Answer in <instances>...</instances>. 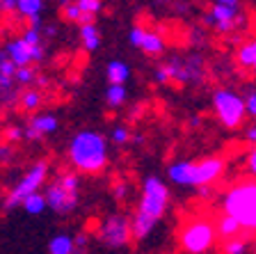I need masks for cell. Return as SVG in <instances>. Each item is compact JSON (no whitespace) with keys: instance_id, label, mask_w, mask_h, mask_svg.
<instances>
[{"instance_id":"obj_1","label":"cell","mask_w":256,"mask_h":254,"mask_svg":"<svg viewBox=\"0 0 256 254\" xmlns=\"http://www.w3.org/2000/svg\"><path fill=\"white\" fill-rule=\"evenodd\" d=\"M170 208V188L160 176L151 174L144 179L140 201L135 208V215L130 217V233L133 240H144L156 224L162 220V215Z\"/></svg>"},{"instance_id":"obj_2","label":"cell","mask_w":256,"mask_h":254,"mask_svg":"<svg viewBox=\"0 0 256 254\" xmlns=\"http://www.w3.org/2000/svg\"><path fill=\"white\" fill-rule=\"evenodd\" d=\"M69 163L80 174H98L108 165V138L98 131H78L66 149Z\"/></svg>"},{"instance_id":"obj_3","label":"cell","mask_w":256,"mask_h":254,"mask_svg":"<svg viewBox=\"0 0 256 254\" xmlns=\"http://www.w3.org/2000/svg\"><path fill=\"white\" fill-rule=\"evenodd\" d=\"M226 172L224 156H206L202 160H174L167 167V179L176 185H190V188H208L215 185Z\"/></svg>"},{"instance_id":"obj_4","label":"cell","mask_w":256,"mask_h":254,"mask_svg":"<svg viewBox=\"0 0 256 254\" xmlns=\"http://www.w3.org/2000/svg\"><path fill=\"white\" fill-rule=\"evenodd\" d=\"M222 211L234 217L242 233L256 236V181L242 179L226 188L222 195Z\"/></svg>"},{"instance_id":"obj_5","label":"cell","mask_w":256,"mask_h":254,"mask_svg":"<svg viewBox=\"0 0 256 254\" xmlns=\"http://www.w3.org/2000/svg\"><path fill=\"white\" fill-rule=\"evenodd\" d=\"M46 208H50L58 215H69L76 211L80 199V179L76 172H60L53 181L46 183L44 190Z\"/></svg>"},{"instance_id":"obj_6","label":"cell","mask_w":256,"mask_h":254,"mask_svg":"<svg viewBox=\"0 0 256 254\" xmlns=\"http://www.w3.org/2000/svg\"><path fill=\"white\" fill-rule=\"evenodd\" d=\"M218 233H215V222L204 215H194L186 220L178 231V243L186 254H206L215 245Z\"/></svg>"},{"instance_id":"obj_7","label":"cell","mask_w":256,"mask_h":254,"mask_svg":"<svg viewBox=\"0 0 256 254\" xmlns=\"http://www.w3.org/2000/svg\"><path fill=\"white\" fill-rule=\"evenodd\" d=\"M154 80L158 85L176 83V85H192L204 80V62L197 55L190 58H174L170 62L160 64L154 71Z\"/></svg>"},{"instance_id":"obj_8","label":"cell","mask_w":256,"mask_h":254,"mask_svg":"<svg viewBox=\"0 0 256 254\" xmlns=\"http://www.w3.org/2000/svg\"><path fill=\"white\" fill-rule=\"evenodd\" d=\"M245 5L238 0H218L204 14V23L208 28H213L218 35H231L245 26Z\"/></svg>"},{"instance_id":"obj_9","label":"cell","mask_w":256,"mask_h":254,"mask_svg":"<svg viewBox=\"0 0 256 254\" xmlns=\"http://www.w3.org/2000/svg\"><path fill=\"white\" fill-rule=\"evenodd\" d=\"M48 174H50V165H48V160H39V163H34L26 174L18 179V183L10 190V195H7V199H5V208L21 206L23 199H28V197L34 195V192H42V188L48 183Z\"/></svg>"},{"instance_id":"obj_10","label":"cell","mask_w":256,"mask_h":254,"mask_svg":"<svg viewBox=\"0 0 256 254\" xmlns=\"http://www.w3.org/2000/svg\"><path fill=\"white\" fill-rule=\"evenodd\" d=\"M213 110L218 122L224 128H238L240 124H245V101L238 92L229 90V87H222V90H215L213 94Z\"/></svg>"},{"instance_id":"obj_11","label":"cell","mask_w":256,"mask_h":254,"mask_svg":"<svg viewBox=\"0 0 256 254\" xmlns=\"http://www.w3.org/2000/svg\"><path fill=\"white\" fill-rule=\"evenodd\" d=\"M96 238L101 240L108 247H126L133 240L130 233V217L124 213H112L98 224L96 229Z\"/></svg>"},{"instance_id":"obj_12","label":"cell","mask_w":256,"mask_h":254,"mask_svg":"<svg viewBox=\"0 0 256 254\" xmlns=\"http://www.w3.org/2000/svg\"><path fill=\"white\" fill-rule=\"evenodd\" d=\"M0 55L5 60H10L16 69H26V67H32L44 60V44H30L18 35V37L10 39L5 44V48L0 51Z\"/></svg>"},{"instance_id":"obj_13","label":"cell","mask_w":256,"mask_h":254,"mask_svg":"<svg viewBox=\"0 0 256 254\" xmlns=\"http://www.w3.org/2000/svg\"><path fill=\"white\" fill-rule=\"evenodd\" d=\"M58 117L53 112H37L30 119L26 128H23V138L26 140H39V138H48L58 131Z\"/></svg>"},{"instance_id":"obj_14","label":"cell","mask_w":256,"mask_h":254,"mask_svg":"<svg viewBox=\"0 0 256 254\" xmlns=\"http://www.w3.org/2000/svg\"><path fill=\"white\" fill-rule=\"evenodd\" d=\"M140 51H144L146 55H162L165 53V37L156 30H142V37H140L138 44Z\"/></svg>"},{"instance_id":"obj_15","label":"cell","mask_w":256,"mask_h":254,"mask_svg":"<svg viewBox=\"0 0 256 254\" xmlns=\"http://www.w3.org/2000/svg\"><path fill=\"white\" fill-rule=\"evenodd\" d=\"M106 78L110 85H124L126 87L128 78H130V67L124 60H110L106 69Z\"/></svg>"},{"instance_id":"obj_16","label":"cell","mask_w":256,"mask_h":254,"mask_svg":"<svg viewBox=\"0 0 256 254\" xmlns=\"http://www.w3.org/2000/svg\"><path fill=\"white\" fill-rule=\"evenodd\" d=\"M236 62L256 74V39H250V42L240 44L238 51H236Z\"/></svg>"},{"instance_id":"obj_17","label":"cell","mask_w":256,"mask_h":254,"mask_svg":"<svg viewBox=\"0 0 256 254\" xmlns=\"http://www.w3.org/2000/svg\"><path fill=\"white\" fill-rule=\"evenodd\" d=\"M48 254H76V240L71 233L60 231L48 243Z\"/></svg>"},{"instance_id":"obj_18","label":"cell","mask_w":256,"mask_h":254,"mask_svg":"<svg viewBox=\"0 0 256 254\" xmlns=\"http://www.w3.org/2000/svg\"><path fill=\"white\" fill-rule=\"evenodd\" d=\"M215 233H218V238H222V240H229V238H236V236H242L238 222H236L234 217L224 215V213L218 217V220H215Z\"/></svg>"},{"instance_id":"obj_19","label":"cell","mask_w":256,"mask_h":254,"mask_svg":"<svg viewBox=\"0 0 256 254\" xmlns=\"http://www.w3.org/2000/svg\"><path fill=\"white\" fill-rule=\"evenodd\" d=\"M80 42H82V48L94 53L101 46V30L96 28V23H87V26H80Z\"/></svg>"},{"instance_id":"obj_20","label":"cell","mask_w":256,"mask_h":254,"mask_svg":"<svg viewBox=\"0 0 256 254\" xmlns=\"http://www.w3.org/2000/svg\"><path fill=\"white\" fill-rule=\"evenodd\" d=\"M44 10H46V3H42V0H16L14 12L28 21H32V19H39Z\"/></svg>"},{"instance_id":"obj_21","label":"cell","mask_w":256,"mask_h":254,"mask_svg":"<svg viewBox=\"0 0 256 254\" xmlns=\"http://www.w3.org/2000/svg\"><path fill=\"white\" fill-rule=\"evenodd\" d=\"M128 101V92L124 85H108L106 90V103L108 108H112V110H117V108H122L124 103Z\"/></svg>"},{"instance_id":"obj_22","label":"cell","mask_w":256,"mask_h":254,"mask_svg":"<svg viewBox=\"0 0 256 254\" xmlns=\"http://www.w3.org/2000/svg\"><path fill=\"white\" fill-rule=\"evenodd\" d=\"M62 16L71 23H78V26H87V23H94V16H85L80 12L78 3H64L62 5Z\"/></svg>"},{"instance_id":"obj_23","label":"cell","mask_w":256,"mask_h":254,"mask_svg":"<svg viewBox=\"0 0 256 254\" xmlns=\"http://www.w3.org/2000/svg\"><path fill=\"white\" fill-rule=\"evenodd\" d=\"M42 101H44L42 92H39V90H32V87L18 94V106H21L26 112H34V110H39Z\"/></svg>"},{"instance_id":"obj_24","label":"cell","mask_w":256,"mask_h":254,"mask_svg":"<svg viewBox=\"0 0 256 254\" xmlns=\"http://www.w3.org/2000/svg\"><path fill=\"white\" fill-rule=\"evenodd\" d=\"M23 211L28 213V215H42L44 211H46V199H44V192H34V195H30L28 199H23Z\"/></svg>"},{"instance_id":"obj_25","label":"cell","mask_w":256,"mask_h":254,"mask_svg":"<svg viewBox=\"0 0 256 254\" xmlns=\"http://www.w3.org/2000/svg\"><path fill=\"white\" fill-rule=\"evenodd\" d=\"M247 249H250L247 236H236V238L224 240V245H222L224 254H247Z\"/></svg>"},{"instance_id":"obj_26","label":"cell","mask_w":256,"mask_h":254,"mask_svg":"<svg viewBox=\"0 0 256 254\" xmlns=\"http://www.w3.org/2000/svg\"><path fill=\"white\" fill-rule=\"evenodd\" d=\"M37 69L26 67V69H16L14 74V85H23V87H30V85H37Z\"/></svg>"},{"instance_id":"obj_27","label":"cell","mask_w":256,"mask_h":254,"mask_svg":"<svg viewBox=\"0 0 256 254\" xmlns=\"http://www.w3.org/2000/svg\"><path fill=\"white\" fill-rule=\"evenodd\" d=\"M2 144H10V147H14V142H21L23 138V128L16 126V124H12V126H7L5 131H2Z\"/></svg>"},{"instance_id":"obj_28","label":"cell","mask_w":256,"mask_h":254,"mask_svg":"<svg viewBox=\"0 0 256 254\" xmlns=\"http://www.w3.org/2000/svg\"><path fill=\"white\" fill-rule=\"evenodd\" d=\"M130 138H133V133H130V128L128 126H114L112 128V133H110V140H112V144H126V142H130Z\"/></svg>"},{"instance_id":"obj_29","label":"cell","mask_w":256,"mask_h":254,"mask_svg":"<svg viewBox=\"0 0 256 254\" xmlns=\"http://www.w3.org/2000/svg\"><path fill=\"white\" fill-rule=\"evenodd\" d=\"M78 7L85 16H94L96 19V14L103 10V3L101 0H78Z\"/></svg>"},{"instance_id":"obj_30","label":"cell","mask_w":256,"mask_h":254,"mask_svg":"<svg viewBox=\"0 0 256 254\" xmlns=\"http://www.w3.org/2000/svg\"><path fill=\"white\" fill-rule=\"evenodd\" d=\"M245 169H247V174H250V179L256 181V144L245 154Z\"/></svg>"},{"instance_id":"obj_31","label":"cell","mask_w":256,"mask_h":254,"mask_svg":"<svg viewBox=\"0 0 256 254\" xmlns=\"http://www.w3.org/2000/svg\"><path fill=\"white\" fill-rule=\"evenodd\" d=\"M128 192H130V183H128V181H117V183L112 185V197L119 201L126 199Z\"/></svg>"},{"instance_id":"obj_32","label":"cell","mask_w":256,"mask_h":254,"mask_svg":"<svg viewBox=\"0 0 256 254\" xmlns=\"http://www.w3.org/2000/svg\"><path fill=\"white\" fill-rule=\"evenodd\" d=\"M242 101H245V115L252 117V119H256V92H247L245 96H242Z\"/></svg>"},{"instance_id":"obj_33","label":"cell","mask_w":256,"mask_h":254,"mask_svg":"<svg viewBox=\"0 0 256 254\" xmlns=\"http://www.w3.org/2000/svg\"><path fill=\"white\" fill-rule=\"evenodd\" d=\"M12 158H14V147H10V144H2V142H0V165L10 163Z\"/></svg>"},{"instance_id":"obj_34","label":"cell","mask_w":256,"mask_h":254,"mask_svg":"<svg viewBox=\"0 0 256 254\" xmlns=\"http://www.w3.org/2000/svg\"><path fill=\"white\" fill-rule=\"evenodd\" d=\"M242 138H245V142H250L252 147H254V144H256V124H250V126L245 128Z\"/></svg>"},{"instance_id":"obj_35","label":"cell","mask_w":256,"mask_h":254,"mask_svg":"<svg viewBox=\"0 0 256 254\" xmlns=\"http://www.w3.org/2000/svg\"><path fill=\"white\" fill-rule=\"evenodd\" d=\"M197 192H199V197H204V199H208V197L213 195L215 190H213V185H208V188H199Z\"/></svg>"},{"instance_id":"obj_36","label":"cell","mask_w":256,"mask_h":254,"mask_svg":"<svg viewBox=\"0 0 256 254\" xmlns=\"http://www.w3.org/2000/svg\"><path fill=\"white\" fill-rule=\"evenodd\" d=\"M16 10V0H5L2 3V12H14Z\"/></svg>"},{"instance_id":"obj_37","label":"cell","mask_w":256,"mask_h":254,"mask_svg":"<svg viewBox=\"0 0 256 254\" xmlns=\"http://www.w3.org/2000/svg\"><path fill=\"white\" fill-rule=\"evenodd\" d=\"M199 124H202V117H199V115H194V117H190V119H188V126H192V128H197Z\"/></svg>"},{"instance_id":"obj_38","label":"cell","mask_w":256,"mask_h":254,"mask_svg":"<svg viewBox=\"0 0 256 254\" xmlns=\"http://www.w3.org/2000/svg\"><path fill=\"white\" fill-rule=\"evenodd\" d=\"M130 140H133L135 144H142V142H144V135H133V138H130Z\"/></svg>"},{"instance_id":"obj_39","label":"cell","mask_w":256,"mask_h":254,"mask_svg":"<svg viewBox=\"0 0 256 254\" xmlns=\"http://www.w3.org/2000/svg\"><path fill=\"white\" fill-rule=\"evenodd\" d=\"M0 10H2V3H0Z\"/></svg>"},{"instance_id":"obj_40","label":"cell","mask_w":256,"mask_h":254,"mask_svg":"<svg viewBox=\"0 0 256 254\" xmlns=\"http://www.w3.org/2000/svg\"><path fill=\"white\" fill-rule=\"evenodd\" d=\"M254 254H256V252H254Z\"/></svg>"}]
</instances>
